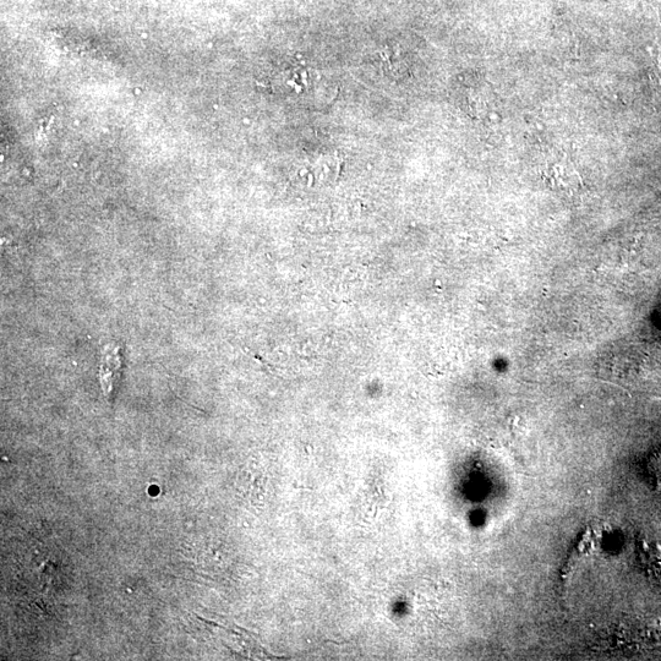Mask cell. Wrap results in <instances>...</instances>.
Listing matches in <instances>:
<instances>
[{
  "label": "cell",
  "instance_id": "obj_5",
  "mask_svg": "<svg viewBox=\"0 0 661 661\" xmlns=\"http://www.w3.org/2000/svg\"><path fill=\"white\" fill-rule=\"evenodd\" d=\"M655 71H657L658 78L661 81V51L657 53V58H655Z\"/></svg>",
  "mask_w": 661,
  "mask_h": 661
},
{
  "label": "cell",
  "instance_id": "obj_2",
  "mask_svg": "<svg viewBox=\"0 0 661 661\" xmlns=\"http://www.w3.org/2000/svg\"><path fill=\"white\" fill-rule=\"evenodd\" d=\"M544 178L550 189L564 194L576 193L581 185V178L576 169L564 162H557L546 169Z\"/></svg>",
  "mask_w": 661,
  "mask_h": 661
},
{
  "label": "cell",
  "instance_id": "obj_4",
  "mask_svg": "<svg viewBox=\"0 0 661 661\" xmlns=\"http://www.w3.org/2000/svg\"><path fill=\"white\" fill-rule=\"evenodd\" d=\"M649 472L652 474L655 486L661 490V450L655 453L649 462Z\"/></svg>",
  "mask_w": 661,
  "mask_h": 661
},
{
  "label": "cell",
  "instance_id": "obj_3",
  "mask_svg": "<svg viewBox=\"0 0 661 661\" xmlns=\"http://www.w3.org/2000/svg\"><path fill=\"white\" fill-rule=\"evenodd\" d=\"M638 553L647 575L661 583V538L654 535L642 538Z\"/></svg>",
  "mask_w": 661,
  "mask_h": 661
},
{
  "label": "cell",
  "instance_id": "obj_1",
  "mask_svg": "<svg viewBox=\"0 0 661 661\" xmlns=\"http://www.w3.org/2000/svg\"><path fill=\"white\" fill-rule=\"evenodd\" d=\"M617 638L622 648L661 646V619L619 625Z\"/></svg>",
  "mask_w": 661,
  "mask_h": 661
}]
</instances>
